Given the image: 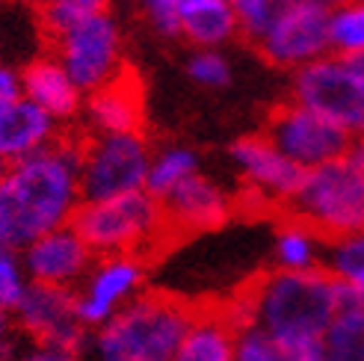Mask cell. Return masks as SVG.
<instances>
[{
  "label": "cell",
  "mask_w": 364,
  "mask_h": 361,
  "mask_svg": "<svg viewBox=\"0 0 364 361\" xmlns=\"http://www.w3.org/2000/svg\"><path fill=\"white\" fill-rule=\"evenodd\" d=\"M80 202V142L60 136L9 166L0 184V240L21 252L36 237L68 225Z\"/></svg>",
  "instance_id": "6da1fadb"
},
{
  "label": "cell",
  "mask_w": 364,
  "mask_h": 361,
  "mask_svg": "<svg viewBox=\"0 0 364 361\" xmlns=\"http://www.w3.org/2000/svg\"><path fill=\"white\" fill-rule=\"evenodd\" d=\"M341 308V284L326 269H269L225 305L234 326H261L276 338L314 350Z\"/></svg>",
  "instance_id": "7a4b0ae2"
},
{
  "label": "cell",
  "mask_w": 364,
  "mask_h": 361,
  "mask_svg": "<svg viewBox=\"0 0 364 361\" xmlns=\"http://www.w3.org/2000/svg\"><path fill=\"white\" fill-rule=\"evenodd\" d=\"M196 308L169 293H139L134 302L89 332L92 361H172Z\"/></svg>",
  "instance_id": "3957f363"
},
{
  "label": "cell",
  "mask_w": 364,
  "mask_h": 361,
  "mask_svg": "<svg viewBox=\"0 0 364 361\" xmlns=\"http://www.w3.org/2000/svg\"><path fill=\"white\" fill-rule=\"evenodd\" d=\"M323 240L364 231V149L355 139L347 154L302 175L287 210Z\"/></svg>",
  "instance_id": "277c9868"
},
{
  "label": "cell",
  "mask_w": 364,
  "mask_h": 361,
  "mask_svg": "<svg viewBox=\"0 0 364 361\" xmlns=\"http://www.w3.org/2000/svg\"><path fill=\"white\" fill-rule=\"evenodd\" d=\"M71 225L92 249V255H139L160 249L172 237L160 198L149 190H136L127 195L80 202Z\"/></svg>",
  "instance_id": "5b68a950"
},
{
  "label": "cell",
  "mask_w": 364,
  "mask_h": 361,
  "mask_svg": "<svg viewBox=\"0 0 364 361\" xmlns=\"http://www.w3.org/2000/svg\"><path fill=\"white\" fill-rule=\"evenodd\" d=\"M151 146L142 131L98 134L80 142V193L83 202L145 190Z\"/></svg>",
  "instance_id": "8992f818"
},
{
  "label": "cell",
  "mask_w": 364,
  "mask_h": 361,
  "mask_svg": "<svg viewBox=\"0 0 364 361\" xmlns=\"http://www.w3.org/2000/svg\"><path fill=\"white\" fill-rule=\"evenodd\" d=\"M290 101L329 119L353 139L364 136V83L347 57L326 53L323 60L294 71Z\"/></svg>",
  "instance_id": "52a82bcc"
},
{
  "label": "cell",
  "mask_w": 364,
  "mask_h": 361,
  "mask_svg": "<svg viewBox=\"0 0 364 361\" xmlns=\"http://www.w3.org/2000/svg\"><path fill=\"white\" fill-rule=\"evenodd\" d=\"M53 57L83 95L124 75V33L110 12L71 27L53 39Z\"/></svg>",
  "instance_id": "ba28073f"
},
{
  "label": "cell",
  "mask_w": 364,
  "mask_h": 361,
  "mask_svg": "<svg viewBox=\"0 0 364 361\" xmlns=\"http://www.w3.org/2000/svg\"><path fill=\"white\" fill-rule=\"evenodd\" d=\"M264 136L302 172L332 163L341 154H347L355 142L338 124H332L329 119L317 116L314 110H308V107L290 98L269 113L264 124Z\"/></svg>",
  "instance_id": "9c48e42d"
},
{
  "label": "cell",
  "mask_w": 364,
  "mask_h": 361,
  "mask_svg": "<svg viewBox=\"0 0 364 361\" xmlns=\"http://www.w3.org/2000/svg\"><path fill=\"white\" fill-rule=\"evenodd\" d=\"M252 45L258 48L264 63L294 75V71L323 60L326 53H332L329 12L282 0V6L276 9V15L269 18V24L261 30V36Z\"/></svg>",
  "instance_id": "30bf717a"
},
{
  "label": "cell",
  "mask_w": 364,
  "mask_h": 361,
  "mask_svg": "<svg viewBox=\"0 0 364 361\" xmlns=\"http://www.w3.org/2000/svg\"><path fill=\"white\" fill-rule=\"evenodd\" d=\"M228 157L234 172L243 180V198L237 195L234 205L252 202L258 210H287L305 172L296 163H290L264 134L240 136L228 149Z\"/></svg>",
  "instance_id": "8fae6325"
},
{
  "label": "cell",
  "mask_w": 364,
  "mask_h": 361,
  "mask_svg": "<svg viewBox=\"0 0 364 361\" xmlns=\"http://www.w3.org/2000/svg\"><path fill=\"white\" fill-rule=\"evenodd\" d=\"M149 264L139 255H101L89 266L86 279L77 284L75 302L80 323L92 332L116 317L127 302H134L142 291Z\"/></svg>",
  "instance_id": "7c38bea8"
},
{
  "label": "cell",
  "mask_w": 364,
  "mask_h": 361,
  "mask_svg": "<svg viewBox=\"0 0 364 361\" xmlns=\"http://www.w3.org/2000/svg\"><path fill=\"white\" fill-rule=\"evenodd\" d=\"M12 320L36 344H53L68 350H86L89 329L80 323L75 291L48 284H30L21 302L15 305Z\"/></svg>",
  "instance_id": "4fadbf2b"
},
{
  "label": "cell",
  "mask_w": 364,
  "mask_h": 361,
  "mask_svg": "<svg viewBox=\"0 0 364 361\" xmlns=\"http://www.w3.org/2000/svg\"><path fill=\"white\" fill-rule=\"evenodd\" d=\"M21 261H24V273L30 284L77 291V284L86 279L89 266L95 264V255L77 234V228L68 222L63 228H53L42 234V237H36L30 246H24Z\"/></svg>",
  "instance_id": "5bb4252c"
},
{
  "label": "cell",
  "mask_w": 364,
  "mask_h": 361,
  "mask_svg": "<svg viewBox=\"0 0 364 361\" xmlns=\"http://www.w3.org/2000/svg\"><path fill=\"white\" fill-rule=\"evenodd\" d=\"M160 205L172 234H190L223 225L234 210V198L213 178L198 172L187 178L175 193H169Z\"/></svg>",
  "instance_id": "9a60e30c"
},
{
  "label": "cell",
  "mask_w": 364,
  "mask_h": 361,
  "mask_svg": "<svg viewBox=\"0 0 364 361\" xmlns=\"http://www.w3.org/2000/svg\"><path fill=\"white\" fill-rule=\"evenodd\" d=\"M83 122L92 136L98 134H136L145 122L142 86L124 71L122 77L83 98Z\"/></svg>",
  "instance_id": "2e32d148"
},
{
  "label": "cell",
  "mask_w": 364,
  "mask_h": 361,
  "mask_svg": "<svg viewBox=\"0 0 364 361\" xmlns=\"http://www.w3.org/2000/svg\"><path fill=\"white\" fill-rule=\"evenodd\" d=\"M21 86H24V98L36 104L39 110H45L57 124L63 122H75L83 113V92L77 83L68 77V71L63 63L45 53V57H33L21 68Z\"/></svg>",
  "instance_id": "e0dca14e"
},
{
  "label": "cell",
  "mask_w": 364,
  "mask_h": 361,
  "mask_svg": "<svg viewBox=\"0 0 364 361\" xmlns=\"http://www.w3.org/2000/svg\"><path fill=\"white\" fill-rule=\"evenodd\" d=\"M57 139L60 124L27 98L0 113V160H6L9 166L48 149Z\"/></svg>",
  "instance_id": "ac0fdd59"
},
{
  "label": "cell",
  "mask_w": 364,
  "mask_h": 361,
  "mask_svg": "<svg viewBox=\"0 0 364 361\" xmlns=\"http://www.w3.org/2000/svg\"><path fill=\"white\" fill-rule=\"evenodd\" d=\"M178 36L193 48H225L240 36L228 0H175Z\"/></svg>",
  "instance_id": "d6986e66"
},
{
  "label": "cell",
  "mask_w": 364,
  "mask_h": 361,
  "mask_svg": "<svg viewBox=\"0 0 364 361\" xmlns=\"http://www.w3.org/2000/svg\"><path fill=\"white\" fill-rule=\"evenodd\" d=\"M234 329L225 308H196L172 361H234Z\"/></svg>",
  "instance_id": "ffe728a7"
},
{
  "label": "cell",
  "mask_w": 364,
  "mask_h": 361,
  "mask_svg": "<svg viewBox=\"0 0 364 361\" xmlns=\"http://www.w3.org/2000/svg\"><path fill=\"white\" fill-rule=\"evenodd\" d=\"M314 350L323 361H364V296L341 287V308Z\"/></svg>",
  "instance_id": "44dd1931"
},
{
  "label": "cell",
  "mask_w": 364,
  "mask_h": 361,
  "mask_svg": "<svg viewBox=\"0 0 364 361\" xmlns=\"http://www.w3.org/2000/svg\"><path fill=\"white\" fill-rule=\"evenodd\" d=\"M326 243L320 234L299 222L296 216L284 213V220L272 240V258L276 269H290V273H305V269H320L326 261Z\"/></svg>",
  "instance_id": "7402d4cb"
},
{
  "label": "cell",
  "mask_w": 364,
  "mask_h": 361,
  "mask_svg": "<svg viewBox=\"0 0 364 361\" xmlns=\"http://www.w3.org/2000/svg\"><path fill=\"white\" fill-rule=\"evenodd\" d=\"M202 172L198 163V154L187 146H163L157 151H151V163H149V178H145V190L154 198H166L169 193H175L187 178Z\"/></svg>",
  "instance_id": "603a6c76"
},
{
  "label": "cell",
  "mask_w": 364,
  "mask_h": 361,
  "mask_svg": "<svg viewBox=\"0 0 364 361\" xmlns=\"http://www.w3.org/2000/svg\"><path fill=\"white\" fill-rule=\"evenodd\" d=\"M323 269L343 291L364 296V231H355V234H347V237L326 243Z\"/></svg>",
  "instance_id": "cb8c5ba5"
},
{
  "label": "cell",
  "mask_w": 364,
  "mask_h": 361,
  "mask_svg": "<svg viewBox=\"0 0 364 361\" xmlns=\"http://www.w3.org/2000/svg\"><path fill=\"white\" fill-rule=\"evenodd\" d=\"M308 352L252 323L234 329V361H305Z\"/></svg>",
  "instance_id": "d4e9b609"
},
{
  "label": "cell",
  "mask_w": 364,
  "mask_h": 361,
  "mask_svg": "<svg viewBox=\"0 0 364 361\" xmlns=\"http://www.w3.org/2000/svg\"><path fill=\"white\" fill-rule=\"evenodd\" d=\"M101 12H110V0H39V24L53 39Z\"/></svg>",
  "instance_id": "484cf974"
},
{
  "label": "cell",
  "mask_w": 364,
  "mask_h": 361,
  "mask_svg": "<svg viewBox=\"0 0 364 361\" xmlns=\"http://www.w3.org/2000/svg\"><path fill=\"white\" fill-rule=\"evenodd\" d=\"M329 42L338 57L364 53V0H343L329 12Z\"/></svg>",
  "instance_id": "4316f807"
},
{
  "label": "cell",
  "mask_w": 364,
  "mask_h": 361,
  "mask_svg": "<svg viewBox=\"0 0 364 361\" xmlns=\"http://www.w3.org/2000/svg\"><path fill=\"white\" fill-rule=\"evenodd\" d=\"M187 77L202 89H225L234 77V68L223 48H193L187 57Z\"/></svg>",
  "instance_id": "83f0119b"
},
{
  "label": "cell",
  "mask_w": 364,
  "mask_h": 361,
  "mask_svg": "<svg viewBox=\"0 0 364 361\" xmlns=\"http://www.w3.org/2000/svg\"><path fill=\"white\" fill-rule=\"evenodd\" d=\"M27 287H30V279L24 273L21 252L0 240V308L12 314Z\"/></svg>",
  "instance_id": "f1b7e54d"
},
{
  "label": "cell",
  "mask_w": 364,
  "mask_h": 361,
  "mask_svg": "<svg viewBox=\"0 0 364 361\" xmlns=\"http://www.w3.org/2000/svg\"><path fill=\"white\" fill-rule=\"evenodd\" d=\"M234 15H237L240 33L246 39H258L261 30L269 24V18L276 15V9L282 6V0H228Z\"/></svg>",
  "instance_id": "f546056e"
},
{
  "label": "cell",
  "mask_w": 364,
  "mask_h": 361,
  "mask_svg": "<svg viewBox=\"0 0 364 361\" xmlns=\"http://www.w3.org/2000/svg\"><path fill=\"white\" fill-rule=\"evenodd\" d=\"M136 6L157 36L169 39V36H178V6L175 0H136Z\"/></svg>",
  "instance_id": "4dcf8cb0"
},
{
  "label": "cell",
  "mask_w": 364,
  "mask_h": 361,
  "mask_svg": "<svg viewBox=\"0 0 364 361\" xmlns=\"http://www.w3.org/2000/svg\"><path fill=\"white\" fill-rule=\"evenodd\" d=\"M9 361H83V352L68 347H53V344H36L33 340L30 347L15 352Z\"/></svg>",
  "instance_id": "1f68e13d"
},
{
  "label": "cell",
  "mask_w": 364,
  "mask_h": 361,
  "mask_svg": "<svg viewBox=\"0 0 364 361\" xmlns=\"http://www.w3.org/2000/svg\"><path fill=\"white\" fill-rule=\"evenodd\" d=\"M24 98V86H21V71L12 68L9 63H0V113L9 110L12 104Z\"/></svg>",
  "instance_id": "d6a6232c"
},
{
  "label": "cell",
  "mask_w": 364,
  "mask_h": 361,
  "mask_svg": "<svg viewBox=\"0 0 364 361\" xmlns=\"http://www.w3.org/2000/svg\"><path fill=\"white\" fill-rule=\"evenodd\" d=\"M9 326H12V314L0 308V358L9 350Z\"/></svg>",
  "instance_id": "836d02e7"
},
{
  "label": "cell",
  "mask_w": 364,
  "mask_h": 361,
  "mask_svg": "<svg viewBox=\"0 0 364 361\" xmlns=\"http://www.w3.org/2000/svg\"><path fill=\"white\" fill-rule=\"evenodd\" d=\"M290 4H302V6H314V9H323V12H332L335 6L343 4V0H290Z\"/></svg>",
  "instance_id": "e575fe53"
},
{
  "label": "cell",
  "mask_w": 364,
  "mask_h": 361,
  "mask_svg": "<svg viewBox=\"0 0 364 361\" xmlns=\"http://www.w3.org/2000/svg\"><path fill=\"white\" fill-rule=\"evenodd\" d=\"M350 60V65L355 68V75L361 77V83H364V53H358V57H347Z\"/></svg>",
  "instance_id": "d590c367"
},
{
  "label": "cell",
  "mask_w": 364,
  "mask_h": 361,
  "mask_svg": "<svg viewBox=\"0 0 364 361\" xmlns=\"http://www.w3.org/2000/svg\"><path fill=\"white\" fill-rule=\"evenodd\" d=\"M6 172H9V163H6V160H0V184H4V178H6Z\"/></svg>",
  "instance_id": "8d00e7d4"
},
{
  "label": "cell",
  "mask_w": 364,
  "mask_h": 361,
  "mask_svg": "<svg viewBox=\"0 0 364 361\" xmlns=\"http://www.w3.org/2000/svg\"><path fill=\"white\" fill-rule=\"evenodd\" d=\"M305 361H323V358L317 355V350H311V352H308V358H305Z\"/></svg>",
  "instance_id": "74e56055"
},
{
  "label": "cell",
  "mask_w": 364,
  "mask_h": 361,
  "mask_svg": "<svg viewBox=\"0 0 364 361\" xmlns=\"http://www.w3.org/2000/svg\"><path fill=\"white\" fill-rule=\"evenodd\" d=\"M358 142H361V149H364V136H361V139H358Z\"/></svg>",
  "instance_id": "f35d334b"
}]
</instances>
